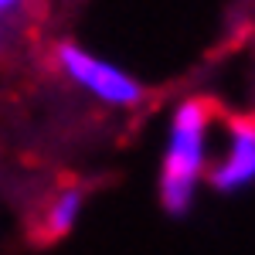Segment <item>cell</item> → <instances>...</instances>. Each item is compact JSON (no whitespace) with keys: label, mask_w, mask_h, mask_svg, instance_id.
<instances>
[{"label":"cell","mask_w":255,"mask_h":255,"mask_svg":"<svg viewBox=\"0 0 255 255\" xmlns=\"http://www.w3.org/2000/svg\"><path fill=\"white\" fill-rule=\"evenodd\" d=\"M211 184L218 191H242L255 184V116L228 119L221 157L211 163Z\"/></svg>","instance_id":"3957f363"},{"label":"cell","mask_w":255,"mask_h":255,"mask_svg":"<svg viewBox=\"0 0 255 255\" xmlns=\"http://www.w3.org/2000/svg\"><path fill=\"white\" fill-rule=\"evenodd\" d=\"M82 201H85V191L79 184H58L51 194L44 197L38 211V221H34V232H38L41 242H55V238L68 235L72 225L79 221V211H82Z\"/></svg>","instance_id":"277c9868"},{"label":"cell","mask_w":255,"mask_h":255,"mask_svg":"<svg viewBox=\"0 0 255 255\" xmlns=\"http://www.w3.org/2000/svg\"><path fill=\"white\" fill-rule=\"evenodd\" d=\"M55 65L61 68V75L85 89L89 96H96L106 106H116V109H133L143 102V85H139L129 72H123L109 61L96 58L92 51H85L79 44H58L55 48Z\"/></svg>","instance_id":"7a4b0ae2"},{"label":"cell","mask_w":255,"mask_h":255,"mask_svg":"<svg viewBox=\"0 0 255 255\" xmlns=\"http://www.w3.org/2000/svg\"><path fill=\"white\" fill-rule=\"evenodd\" d=\"M211 126L215 106L208 99H184L170 119V139L163 153L160 197L170 215H184L211 163Z\"/></svg>","instance_id":"6da1fadb"},{"label":"cell","mask_w":255,"mask_h":255,"mask_svg":"<svg viewBox=\"0 0 255 255\" xmlns=\"http://www.w3.org/2000/svg\"><path fill=\"white\" fill-rule=\"evenodd\" d=\"M24 3H27V0H0V20L10 17V14H17Z\"/></svg>","instance_id":"5b68a950"}]
</instances>
